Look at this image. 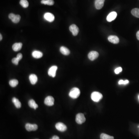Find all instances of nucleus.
Returning a JSON list of instances; mask_svg holds the SVG:
<instances>
[{"instance_id":"9","label":"nucleus","mask_w":139,"mask_h":139,"mask_svg":"<svg viewBox=\"0 0 139 139\" xmlns=\"http://www.w3.org/2000/svg\"><path fill=\"white\" fill-rule=\"evenodd\" d=\"M99 53L95 51H92L88 53V57L89 58L91 61H94V60L97 59L99 57Z\"/></svg>"},{"instance_id":"35","label":"nucleus","mask_w":139,"mask_h":139,"mask_svg":"<svg viewBox=\"0 0 139 139\" xmlns=\"http://www.w3.org/2000/svg\"><path fill=\"white\" fill-rule=\"evenodd\" d=\"M138 98H139V96H138Z\"/></svg>"},{"instance_id":"34","label":"nucleus","mask_w":139,"mask_h":139,"mask_svg":"<svg viewBox=\"0 0 139 139\" xmlns=\"http://www.w3.org/2000/svg\"><path fill=\"white\" fill-rule=\"evenodd\" d=\"M0 40L1 41V40H2V36L1 34H0Z\"/></svg>"},{"instance_id":"14","label":"nucleus","mask_w":139,"mask_h":139,"mask_svg":"<svg viewBox=\"0 0 139 139\" xmlns=\"http://www.w3.org/2000/svg\"><path fill=\"white\" fill-rule=\"evenodd\" d=\"M29 79L32 84H35L38 81L37 76L34 74H32L29 76Z\"/></svg>"},{"instance_id":"17","label":"nucleus","mask_w":139,"mask_h":139,"mask_svg":"<svg viewBox=\"0 0 139 139\" xmlns=\"http://www.w3.org/2000/svg\"><path fill=\"white\" fill-rule=\"evenodd\" d=\"M60 51L63 55H68L70 54V51L65 46H61L60 48Z\"/></svg>"},{"instance_id":"20","label":"nucleus","mask_w":139,"mask_h":139,"mask_svg":"<svg viewBox=\"0 0 139 139\" xmlns=\"http://www.w3.org/2000/svg\"><path fill=\"white\" fill-rule=\"evenodd\" d=\"M41 3L45 5L53 6L54 4V1L53 0H42Z\"/></svg>"},{"instance_id":"10","label":"nucleus","mask_w":139,"mask_h":139,"mask_svg":"<svg viewBox=\"0 0 139 139\" xmlns=\"http://www.w3.org/2000/svg\"><path fill=\"white\" fill-rule=\"evenodd\" d=\"M44 19L49 22H52L55 20V16L51 13H45L44 16Z\"/></svg>"},{"instance_id":"23","label":"nucleus","mask_w":139,"mask_h":139,"mask_svg":"<svg viewBox=\"0 0 139 139\" xmlns=\"http://www.w3.org/2000/svg\"><path fill=\"white\" fill-rule=\"evenodd\" d=\"M20 4L24 8H27L29 6V2L27 0H21L20 1Z\"/></svg>"},{"instance_id":"15","label":"nucleus","mask_w":139,"mask_h":139,"mask_svg":"<svg viewBox=\"0 0 139 139\" xmlns=\"http://www.w3.org/2000/svg\"><path fill=\"white\" fill-rule=\"evenodd\" d=\"M23 46V44L21 43H15L13 45V49L15 51H18L21 49L22 47Z\"/></svg>"},{"instance_id":"12","label":"nucleus","mask_w":139,"mask_h":139,"mask_svg":"<svg viewBox=\"0 0 139 139\" xmlns=\"http://www.w3.org/2000/svg\"><path fill=\"white\" fill-rule=\"evenodd\" d=\"M105 0H95V6L97 9H101L103 7Z\"/></svg>"},{"instance_id":"16","label":"nucleus","mask_w":139,"mask_h":139,"mask_svg":"<svg viewBox=\"0 0 139 139\" xmlns=\"http://www.w3.org/2000/svg\"><path fill=\"white\" fill-rule=\"evenodd\" d=\"M32 56L35 58H40L42 57L43 54L42 52L39 51H34L32 53Z\"/></svg>"},{"instance_id":"1","label":"nucleus","mask_w":139,"mask_h":139,"mask_svg":"<svg viewBox=\"0 0 139 139\" xmlns=\"http://www.w3.org/2000/svg\"><path fill=\"white\" fill-rule=\"evenodd\" d=\"M80 94V92L79 89L76 87H74L71 90L69 94V95L71 98L76 99L79 96Z\"/></svg>"},{"instance_id":"7","label":"nucleus","mask_w":139,"mask_h":139,"mask_svg":"<svg viewBox=\"0 0 139 139\" xmlns=\"http://www.w3.org/2000/svg\"><path fill=\"white\" fill-rule=\"evenodd\" d=\"M55 127L58 131L61 132H64L67 129V126L62 122H58L56 124Z\"/></svg>"},{"instance_id":"27","label":"nucleus","mask_w":139,"mask_h":139,"mask_svg":"<svg viewBox=\"0 0 139 139\" xmlns=\"http://www.w3.org/2000/svg\"><path fill=\"white\" fill-rule=\"evenodd\" d=\"M122 68L120 67L118 68H117L115 70L114 72L115 74H120V73L122 71Z\"/></svg>"},{"instance_id":"11","label":"nucleus","mask_w":139,"mask_h":139,"mask_svg":"<svg viewBox=\"0 0 139 139\" xmlns=\"http://www.w3.org/2000/svg\"><path fill=\"white\" fill-rule=\"evenodd\" d=\"M117 16V14L116 12H114V11L111 12L107 16L106 19L108 22H110L114 21V20L116 19Z\"/></svg>"},{"instance_id":"25","label":"nucleus","mask_w":139,"mask_h":139,"mask_svg":"<svg viewBox=\"0 0 139 139\" xmlns=\"http://www.w3.org/2000/svg\"><path fill=\"white\" fill-rule=\"evenodd\" d=\"M21 16L19 15H16L13 19L11 20L13 23H19L21 20Z\"/></svg>"},{"instance_id":"5","label":"nucleus","mask_w":139,"mask_h":139,"mask_svg":"<svg viewBox=\"0 0 139 139\" xmlns=\"http://www.w3.org/2000/svg\"><path fill=\"white\" fill-rule=\"evenodd\" d=\"M58 69L57 66H53L49 69L48 71V74L50 76L55 77L56 75V72Z\"/></svg>"},{"instance_id":"8","label":"nucleus","mask_w":139,"mask_h":139,"mask_svg":"<svg viewBox=\"0 0 139 139\" xmlns=\"http://www.w3.org/2000/svg\"><path fill=\"white\" fill-rule=\"evenodd\" d=\"M70 31L72 32L74 36H76L77 35L79 32L78 27L76 25L73 24L71 25L69 27Z\"/></svg>"},{"instance_id":"3","label":"nucleus","mask_w":139,"mask_h":139,"mask_svg":"<svg viewBox=\"0 0 139 139\" xmlns=\"http://www.w3.org/2000/svg\"><path fill=\"white\" fill-rule=\"evenodd\" d=\"M76 122L78 124H82L86 120L84 115L82 113H78L76 116Z\"/></svg>"},{"instance_id":"13","label":"nucleus","mask_w":139,"mask_h":139,"mask_svg":"<svg viewBox=\"0 0 139 139\" xmlns=\"http://www.w3.org/2000/svg\"><path fill=\"white\" fill-rule=\"evenodd\" d=\"M108 39L110 42L113 44H118L120 42L119 38L116 36H110L108 38Z\"/></svg>"},{"instance_id":"30","label":"nucleus","mask_w":139,"mask_h":139,"mask_svg":"<svg viewBox=\"0 0 139 139\" xmlns=\"http://www.w3.org/2000/svg\"><path fill=\"white\" fill-rule=\"evenodd\" d=\"M124 82V81L123 80H120L119 81L118 83L119 85H121L123 84Z\"/></svg>"},{"instance_id":"6","label":"nucleus","mask_w":139,"mask_h":139,"mask_svg":"<svg viewBox=\"0 0 139 139\" xmlns=\"http://www.w3.org/2000/svg\"><path fill=\"white\" fill-rule=\"evenodd\" d=\"M25 128L28 131H35L38 129V126L36 124L27 123L25 124Z\"/></svg>"},{"instance_id":"4","label":"nucleus","mask_w":139,"mask_h":139,"mask_svg":"<svg viewBox=\"0 0 139 139\" xmlns=\"http://www.w3.org/2000/svg\"><path fill=\"white\" fill-rule=\"evenodd\" d=\"M54 101H55V100L53 97L48 96L45 98L44 103L47 106H51L54 105Z\"/></svg>"},{"instance_id":"22","label":"nucleus","mask_w":139,"mask_h":139,"mask_svg":"<svg viewBox=\"0 0 139 139\" xmlns=\"http://www.w3.org/2000/svg\"><path fill=\"white\" fill-rule=\"evenodd\" d=\"M18 81L17 80L13 79L10 80L9 84L11 87H16L18 84Z\"/></svg>"},{"instance_id":"29","label":"nucleus","mask_w":139,"mask_h":139,"mask_svg":"<svg viewBox=\"0 0 139 139\" xmlns=\"http://www.w3.org/2000/svg\"><path fill=\"white\" fill-rule=\"evenodd\" d=\"M16 16L15 14H13V13H11V14H9V18L10 19L12 20L13 19V18L14 17V16Z\"/></svg>"},{"instance_id":"19","label":"nucleus","mask_w":139,"mask_h":139,"mask_svg":"<svg viewBox=\"0 0 139 139\" xmlns=\"http://www.w3.org/2000/svg\"><path fill=\"white\" fill-rule=\"evenodd\" d=\"M29 106L32 108H33L34 109H36L38 107V106L37 104L36 103L35 101L33 99H31L28 102Z\"/></svg>"},{"instance_id":"26","label":"nucleus","mask_w":139,"mask_h":139,"mask_svg":"<svg viewBox=\"0 0 139 139\" xmlns=\"http://www.w3.org/2000/svg\"><path fill=\"white\" fill-rule=\"evenodd\" d=\"M12 62L13 63L17 65L19 63V60L17 58H14L12 59Z\"/></svg>"},{"instance_id":"21","label":"nucleus","mask_w":139,"mask_h":139,"mask_svg":"<svg viewBox=\"0 0 139 139\" xmlns=\"http://www.w3.org/2000/svg\"><path fill=\"white\" fill-rule=\"evenodd\" d=\"M131 14L135 17L139 18V9L134 8L131 11Z\"/></svg>"},{"instance_id":"32","label":"nucleus","mask_w":139,"mask_h":139,"mask_svg":"<svg viewBox=\"0 0 139 139\" xmlns=\"http://www.w3.org/2000/svg\"><path fill=\"white\" fill-rule=\"evenodd\" d=\"M129 83V80H124V82L123 84L126 85L127 84H128Z\"/></svg>"},{"instance_id":"24","label":"nucleus","mask_w":139,"mask_h":139,"mask_svg":"<svg viewBox=\"0 0 139 139\" xmlns=\"http://www.w3.org/2000/svg\"><path fill=\"white\" fill-rule=\"evenodd\" d=\"M101 139H114L113 136H111L108 134L102 133L100 136Z\"/></svg>"},{"instance_id":"2","label":"nucleus","mask_w":139,"mask_h":139,"mask_svg":"<svg viewBox=\"0 0 139 139\" xmlns=\"http://www.w3.org/2000/svg\"><path fill=\"white\" fill-rule=\"evenodd\" d=\"M91 99L95 102H98L102 98V95L101 93L97 92H92L91 95Z\"/></svg>"},{"instance_id":"33","label":"nucleus","mask_w":139,"mask_h":139,"mask_svg":"<svg viewBox=\"0 0 139 139\" xmlns=\"http://www.w3.org/2000/svg\"><path fill=\"white\" fill-rule=\"evenodd\" d=\"M136 38H137V39L139 40V31H138L136 33Z\"/></svg>"},{"instance_id":"31","label":"nucleus","mask_w":139,"mask_h":139,"mask_svg":"<svg viewBox=\"0 0 139 139\" xmlns=\"http://www.w3.org/2000/svg\"><path fill=\"white\" fill-rule=\"evenodd\" d=\"M51 139H60V138L58 136H54Z\"/></svg>"},{"instance_id":"28","label":"nucleus","mask_w":139,"mask_h":139,"mask_svg":"<svg viewBox=\"0 0 139 139\" xmlns=\"http://www.w3.org/2000/svg\"><path fill=\"white\" fill-rule=\"evenodd\" d=\"M16 58H18V60H19V61H20V60H21L22 58H23V55L21 53H19L17 55V57Z\"/></svg>"},{"instance_id":"18","label":"nucleus","mask_w":139,"mask_h":139,"mask_svg":"<svg viewBox=\"0 0 139 139\" xmlns=\"http://www.w3.org/2000/svg\"><path fill=\"white\" fill-rule=\"evenodd\" d=\"M12 102L15 105V107L17 108H20L21 106V104L19 100L15 97H13L12 99Z\"/></svg>"}]
</instances>
